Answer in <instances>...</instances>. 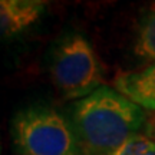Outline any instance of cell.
<instances>
[{"label":"cell","instance_id":"cell-1","mask_svg":"<svg viewBox=\"0 0 155 155\" xmlns=\"http://www.w3.org/2000/svg\"><path fill=\"white\" fill-rule=\"evenodd\" d=\"M68 116L82 155H111L141 134L148 119L145 109L109 86L75 101Z\"/></svg>","mask_w":155,"mask_h":155},{"label":"cell","instance_id":"cell-6","mask_svg":"<svg viewBox=\"0 0 155 155\" xmlns=\"http://www.w3.org/2000/svg\"><path fill=\"white\" fill-rule=\"evenodd\" d=\"M134 55L144 62L155 63V3L144 12L138 23Z\"/></svg>","mask_w":155,"mask_h":155},{"label":"cell","instance_id":"cell-4","mask_svg":"<svg viewBox=\"0 0 155 155\" xmlns=\"http://www.w3.org/2000/svg\"><path fill=\"white\" fill-rule=\"evenodd\" d=\"M45 10L46 3L39 0H0V42L25 33Z\"/></svg>","mask_w":155,"mask_h":155},{"label":"cell","instance_id":"cell-9","mask_svg":"<svg viewBox=\"0 0 155 155\" xmlns=\"http://www.w3.org/2000/svg\"><path fill=\"white\" fill-rule=\"evenodd\" d=\"M0 155H2V139H0Z\"/></svg>","mask_w":155,"mask_h":155},{"label":"cell","instance_id":"cell-3","mask_svg":"<svg viewBox=\"0 0 155 155\" xmlns=\"http://www.w3.org/2000/svg\"><path fill=\"white\" fill-rule=\"evenodd\" d=\"M49 75L65 99H83L104 86L99 59L91 42L81 33H68L53 45Z\"/></svg>","mask_w":155,"mask_h":155},{"label":"cell","instance_id":"cell-7","mask_svg":"<svg viewBox=\"0 0 155 155\" xmlns=\"http://www.w3.org/2000/svg\"><path fill=\"white\" fill-rule=\"evenodd\" d=\"M111 155H155V141L138 134L114 151Z\"/></svg>","mask_w":155,"mask_h":155},{"label":"cell","instance_id":"cell-8","mask_svg":"<svg viewBox=\"0 0 155 155\" xmlns=\"http://www.w3.org/2000/svg\"><path fill=\"white\" fill-rule=\"evenodd\" d=\"M145 137H148L150 139L155 141V112H152L151 115H148V119L145 122V127L142 129Z\"/></svg>","mask_w":155,"mask_h":155},{"label":"cell","instance_id":"cell-5","mask_svg":"<svg viewBox=\"0 0 155 155\" xmlns=\"http://www.w3.org/2000/svg\"><path fill=\"white\" fill-rule=\"evenodd\" d=\"M114 88L142 109L155 112V63L119 72L114 79Z\"/></svg>","mask_w":155,"mask_h":155},{"label":"cell","instance_id":"cell-2","mask_svg":"<svg viewBox=\"0 0 155 155\" xmlns=\"http://www.w3.org/2000/svg\"><path fill=\"white\" fill-rule=\"evenodd\" d=\"M10 138L17 155H82L69 116L46 104L19 109Z\"/></svg>","mask_w":155,"mask_h":155}]
</instances>
